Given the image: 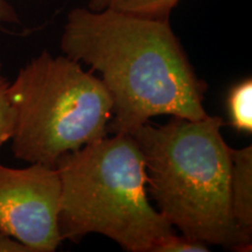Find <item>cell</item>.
I'll use <instances>...</instances> for the list:
<instances>
[{
	"label": "cell",
	"mask_w": 252,
	"mask_h": 252,
	"mask_svg": "<svg viewBox=\"0 0 252 252\" xmlns=\"http://www.w3.org/2000/svg\"><path fill=\"white\" fill-rule=\"evenodd\" d=\"M63 54L102 75L112 100L109 133L131 134L157 116L200 119L207 84L197 77L169 20L71 9Z\"/></svg>",
	"instance_id": "6da1fadb"
},
{
	"label": "cell",
	"mask_w": 252,
	"mask_h": 252,
	"mask_svg": "<svg viewBox=\"0 0 252 252\" xmlns=\"http://www.w3.org/2000/svg\"><path fill=\"white\" fill-rule=\"evenodd\" d=\"M223 125L219 116L173 117L165 125L146 123L131 135L143 154L149 193L173 228L208 245L248 251L232 219L231 147Z\"/></svg>",
	"instance_id": "7a4b0ae2"
},
{
	"label": "cell",
	"mask_w": 252,
	"mask_h": 252,
	"mask_svg": "<svg viewBox=\"0 0 252 252\" xmlns=\"http://www.w3.org/2000/svg\"><path fill=\"white\" fill-rule=\"evenodd\" d=\"M58 224L62 241L105 236L128 252H151L175 232L149 198L143 154L131 134H113L63 154Z\"/></svg>",
	"instance_id": "3957f363"
},
{
	"label": "cell",
	"mask_w": 252,
	"mask_h": 252,
	"mask_svg": "<svg viewBox=\"0 0 252 252\" xmlns=\"http://www.w3.org/2000/svg\"><path fill=\"white\" fill-rule=\"evenodd\" d=\"M14 109L11 150L19 160L55 167L63 154L109 134L112 100L100 78L81 63L47 50L9 83Z\"/></svg>",
	"instance_id": "277c9868"
},
{
	"label": "cell",
	"mask_w": 252,
	"mask_h": 252,
	"mask_svg": "<svg viewBox=\"0 0 252 252\" xmlns=\"http://www.w3.org/2000/svg\"><path fill=\"white\" fill-rule=\"evenodd\" d=\"M60 194L55 167L0 165V229L31 252L55 251L62 243L58 224Z\"/></svg>",
	"instance_id": "5b68a950"
},
{
	"label": "cell",
	"mask_w": 252,
	"mask_h": 252,
	"mask_svg": "<svg viewBox=\"0 0 252 252\" xmlns=\"http://www.w3.org/2000/svg\"><path fill=\"white\" fill-rule=\"evenodd\" d=\"M231 213L236 229L249 250L252 242V146L231 149Z\"/></svg>",
	"instance_id": "8992f818"
},
{
	"label": "cell",
	"mask_w": 252,
	"mask_h": 252,
	"mask_svg": "<svg viewBox=\"0 0 252 252\" xmlns=\"http://www.w3.org/2000/svg\"><path fill=\"white\" fill-rule=\"evenodd\" d=\"M181 0H89L87 7L93 11H112L137 17L169 20L172 11Z\"/></svg>",
	"instance_id": "52a82bcc"
},
{
	"label": "cell",
	"mask_w": 252,
	"mask_h": 252,
	"mask_svg": "<svg viewBox=\"0 0 252 252\" xmlns=\"http://www.w3.org/2000/svg\"><path fill=\"white\" fill-rule=\"evenodd\" d=\"M231 124L236 130L252 132V81L245 78L231 88L228 96Z\"/></svg>",
	"instance_id": "ba28073f"
},
{
	"label": "cell",
	"mask_w": 252,
	"mask_h": 252,
	"mask_svg": "<svg viewBox=\"0 0 252 252\" xmlns=\"http://www.w3.org/2000/svg\"><path fill=\"white\" fill-rule=\"evenodd\" d=\"M2 64L0 61V149L11 140L14 130V109L8 97L9 82L1 75Z\"/></svg>",
	"instance_id": "9c48e42d"
},
{
	"label": "cell",
	"mask_w": 252,
	"mask_h": 252,
	"mask_svg": "<svg viewBox=\"0 0 252 252\" xmlns=\"http://www.w3.org/2000/svg\"><path fill=\"white\" fill-rule=\"evenodd\" d=\"M209 250V245L206 243L172 232L160 238L151 252H208Z\"/></svg>",
	"instance_id": "30bf717a"
},
{
	"label": "cell",
	"mask_w": 252,
	"mask_h": 252,
	"mask_svg": "<svg viewBox=\"0 0 252 252\" xmlns=\"http://www.w3.org/2000/svg\"><path fill=\"white\" fill-rule=\"evenodd\" d=\"M0 252H31L26 245L0 229Z\"/></svg>",
	"instance_id": "8fae6325"
},
{
	"label": "cell",
	"mask_w": 252,
	"mask_h": 252,
	"mask_svg": "<svg viewBox=\"0 0 252 252\" xmlns=\"http://www.w3.org/2000/svg\"><path fill=\"white\" fill-rule=\"evenodd\" d=\"M17 11L7 0H0V27L4 24H19Z\"/></svg>",
	"instance_id": "7c38bea8"
}]
</instances>
